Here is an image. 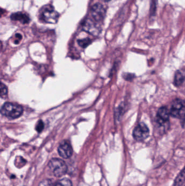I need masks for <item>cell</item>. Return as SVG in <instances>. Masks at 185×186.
I'll list each match as a JSON object with an SVG mask.
<instances>
[{
    "label": "cell",
    "mask_w": 185,
    "mask_h": 186,
    "mask_svg": "<svg viewBox=\"0 0 185 186\" xmlns=\"http://www.w3.org/2000/svg\"><path fill=\"white\" fill-rule=\"evenodd\" d=\"M41 17L46 23H56L58 20L59 15L52 7L48 6L47 7L44 8L41 12Z\"/></svg>",
    "instance_id": "5"
},
{
    "label": "cell",
    "mask_w": 185,
    "mask_h": 186,
    "mask_svg": "<svg viewBox=\"0 0 185 186\" xmlns=\"http://www.w3.org/2000/svg\"><path fill=\"white\" fill-rule=\"evenodd\" d=\"M26 163V160L21 157H16V160H15V165L18 167H20L19 166H20V167H21L22 166H23Z\"/></svg>",
    "instance_id": "15"
},
{
    "label": "cell",
    "mask_w": 185,
    "mask_h": 186,
    "mask_svg": "<svg viewBox=\"0 0 185 186\" xmlns=\"http://www.w3.org/2000/svg\"><path fill=\"white\" fill-rule=\"evenodd\" d=\"M170 115L178 119L185 118V101L180 99H176L173 101L170 108Z\"/></svg>",
    "instance_id": "3"
},
{
    "label": "cell",
    "mask_w": 185,
    "mask_h": 186,
    "mask_svg": "<svg viewBox=\"0 0 185 186\" xmlns=\"http://www.w3.org/2000/svg\"><path fill=\"white\" fill-rule=\"evenodd\" d=\"M52 181L51 179H44L39 183V186H53Z\"/></svg>",
    "instance_id": "16"
},
{
    "label": "cell",
    "mask_w": 185,
    "mask_h": 186,
    "mask_svg": "<svg viewBox=\"0 0 185 186\" xmlns=\"http://www.w3.org/2000/svg\"><path fill=\"white\" fill-rule=\"evenodd\" d=\"M134 77V75L133 74H127L126 76H124V78L127 81H129L131 80H133Z\"/></svg>",
    "instance_id": "19"
},
{
    "label": "cell",
    "mask_w": 185,
    "mask_h": 186,
    "mask_svg": "<svg viewBox=\"0 0 185 186\" xmlns=\"http://www.w3.org/2000/svg\"><path fill=\"white\" fill-rule=\"evenodd\" d=\"M104 1H105V2H109V1H111V0H103Z\"/></svg>",
    "instance_id": "20"
},
{
    "label": "cell",
    "mask_w": 185,
    "mask_h": 186,
    "mask_svg": "<svg viewBox=\"0 0 185 186\" xmlns=\"http://www.w3.org/2000/svg\"><path fill=\"white\" fill-rule=\"evenodd\" d=\"M105 14V9L103 6L100 4H95L91 8V15L93 18L97 22L103 20Z\"/></svg>",
    "instance_id": "8"
},
{
    "label": "cell",
    "mask_w": 185,
    "mask_h": 186,
    "mask_svg": "<svg viewBox=\"0 0 185 186\" xmlns=\"http://www.w3.org/2000/svg\"><path fill=\"white\" fill-rule=\"evenodd\" d=\"M133 137L136 141H143L149 136V130L144 123L138 124L133 131Z\"/></svg>",
    "instance_id": "4"
},
{
    "label": "cell",
    "mask_w": 185,
    "mask_h": 186,
    "mask_svg": "<svg viewBox=\"0 0 185 186\" xmlns=\"http://www.w3.org/2000/svg\"><path fill=\"white\" fill-rule=\"evenodd\" d=\"M185 182V165L174 180L173 186H182Z\"/></svg>",
    "instance_id": "11"
},
{
    "label": "cell",
    "mask_w": 185,
    "mask_h": 186,
    "mask_svg": "<svg viewBox=\"0 0 185 186\" xmlns=\"http://www.w3.org/2000/svg\"><path fill=\"white\" fill-rule=\"evenodd\" d=\"M23 109L19 104L7 102L3 104L1 108V113L8 119L18 118L23 113Z\"/></svg>",
    "instance_id": "1"
},
{
    "label": "cell",
    "mask_w": 185,
    "mask_h": 186,
    "mask_svg": "<svg viewBox=\"0 0 185 186\" xmlns=\"http://www.w3.org/2000/svg\"><path fill=\"white\" fill-rule=\"evenodd\" d=\"M185 80V70H180L176 72L174 77V84L177 87L181 86Z\"/></svg>",
    "instance_id": "10"
},
{
    "label": "cell",
    "mask_w": 185,
    "mask_h": 186,
    "mask_svg": "<svg viewBox=\"0 0 185 186\" xmlns=\"http://www.w3.org/2000/svg\"><path fill=\"white\" fill-rule=\"evenodd\" d=\"M170 112L165 106L161 107L159 109L157 113L156 122L161 126H165L168 124L170 116Z\"/></svg>",
    "instance_id": "6"
},
{
    "label": "cell",
    "mask_w": 185,
    "mask_h": 186,
    "mask_svg": "<svg viewBox=\"0 0 185 186\" xmlns=\"http://www.w3.org/2000/svg\"><path fill=\"white\" fill-rule=\"evenodd\" d=\"M44 128V124L43 123V121L41 120L38 121L35 127L36 130L38 132H41V131L43 130Z\"/></svg>",
    "instance_id": "17"
},
{
    "label": "cell",
    "mask_w": 185,
    "mask_h": 186,
    "mask_svg": "<svg viewBox=\"0 0 185 186\" xmlns=\"http://www.w3.org/2000/svg\"><path fill=\"white\" fill-rule=\"evenodd\" d=\"M7 93L8 89L7 87L3 83H2L1 85V97L3 98L7 94Z\"/></svg>",
    "instance_id": "18"
},
{
    "label": "cell",
    "mask_w": 185,
    "mask_h": 186,
    "mask_svg": "<svg viewBox=\"0 0 185 186\" xmlns=\"http://www.w3.org/2000/svg\"><path fill=\"white\" fill-rule=\"evenodd\" d=\"M78 43L79 45H80L81 47L83 48H85L86 47H87L88 45L91 44V41L89 38H85L84 39L79 40Z\"/></svg>",
    "instance_id": "14"
},
{
    "label": "cell",
    "mask_w": 185,
    "mask_h": 186,
    "mask_svg": "<svg viewBox=\"0 0 185 186\" xmlns=\"http://www.w3.org/2000/svg\"><path fill=\"white\" fill-rule=\"evenodd\" d=\"M58 153L64 158L67 159L73 154V150L70 144L66 141H63L60 144L58 149Z\"/></svg>",
    "instance_id": "9"
},
{
    "label": "cell",
    "mask_w": 185,
    "mask_h": 186,
    "mask_svg": "<svg viewBox=\"0 0 185 186\" xmlns=\"http://www.w3.org/2000/svg\"><path fill=\"white\" fill-rule=\"evenodd\" d=\"M11 19L13 20L20 21L23 23H27L30 21L28 16L25 14H23L22 13H17L13 14L11 16Z\"/></svg>",
    "instance_id": "12"
},
{
    "label": "cell",
    "mask_w": 185,
    "mask_h": 186,
    "mask_svg": "<svg viewBox=\"0 0 185 186\" xmlns=\"http://www.w3.org/2000/svg\"><path fill=\"white\" fill-rule=\"evenodd\" d=\"M53 186H72V183L70 180L65 178L58 181Z\"/></svg>",
    "instance_id": "13"
},
{
    "label": "cell",
    "mask_w": 185,
    "mask_h": 186,
    "mask_svg": "<svg viewBox=\"0 0 185 186\" xmlns=\"http://www.w3.org/2000/svg\"><path fill=\"white\" fill-rule=\"evenodd\" d=\"M48 167L53 175L57 177L65 175L67 171V167L65 162L59 158H52L49 160Z\"/></svg>",
    "instance_id": "2"
},
{
    "label": "cell",
    "mask_w": 185,
    "mask_h": 186,
    "mask_svg": "<svg viewBox=\"0 0 185 186\" xmlns=\"http://www.w3.org/2000/svg\"><path fill=\"white\" fill-rule=\"evenodd\" d=\"M95 21L91 19H86L83 23V28L88 33L96 36L100 33V28Z\"/></svg>",
    "instance_id": "7"
}]
</instances>
